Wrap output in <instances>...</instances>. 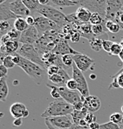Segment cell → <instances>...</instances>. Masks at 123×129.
<instances>
[{
	"label": "cell",
	"instance_id": "cell-1",
	"mask_svg": "<svg viewBox=\"0 0 123 129\" xmlns=\"http://www.w3.org/2000/svg\"><path fill=\"white\" fill-rule=\"evenodd\" d=\"M74 111L73 106L67 103L63 99L55 100L53 102L49 104L46 109L42 113V118H49V117H57V116H66L71 115Z\"/></svg>",
	"mask_w": 123,
	"mask_h": 129
},
{
	"label": "cell",
	"instance_id": "cell-2",
	"mask_svg": "<svg viewBox=\"0 0 123 129\" xmlns=\"http://www.w3.org/2000/svg\"><path fill=\"white\" fill-rule=\"evenodd\" d=\"M26 73L29 77H31L35 82L40 84L44 80L45 77V73H47L45 69H43L39 64L33 63L30 60L21 57L19 63L17 64Z\"/></svg>",
	"mask_w": 123,
	"mask_h": 129
},
{
	"label": "cell",
	"instance_id": "cell-3",
	"mask_svg": "<svg viewBox=\"0 0 123 129\" xmlns=\"http://www.w3.org/2000/svg\"><path fill=\"white\" fill-rule=\"evenodd\" d=\"M36 12L40 14L41 16L45 17V18H48V19L52 20V22L56 23L61 28L68 24L67 20V15L64 14L61 11L58 10V9L54 8L51 5H39Z\"/></svg>",
	"mask_w": 123,
	"mask_h": 129
},
{
	"label": "cell",
	"instance_id": "cell-4",
	"mask_svg": "<svg viewBox=\"0 0 123 129\" xmlns=\"http://www.w3.org/2000/svg\"><path fill=\"white\" fill-rule=\"evenodd\" d=\"M18 53L23 58L33 62V63L39 64V66L45 69L47 72V68L45 66V63L43 62L42 58L39 55V52L35 48L34 45H22L19 50L18 51Z\"/></svg>",
	"mask_w": 123,
	"mask_h": 129
},
{
	"label": "cell",
	"instance_id": "cell-5",
	"mask_svg": "<svg viewBox=\"0 0 123 129\" xmlns=\"http://www.w3.org/2000/svg\"><path fill=\"white\" fill-rule=\"evenodd\" d=\"M45 123L48 129H71L73 125L71 115L45 118Z\"/></svg>",
	"mask_w": 123,
	"mask_h": 129
},
{
	"label": "cell",
	"instance_id": "cell-6",
	"mask_svg": "<svg viewBox=\"0 0 123 129\" xmlns=\"http://www.w3.org/2000/svg\"><path fill=\"white\" fill-rule=\"evenodd\" d=\"M107 2L108 0H79V5L88 9L92 13H99L105 18Z\"/></svg>",
	"mask_w": 123,
	"mask_h": 129
},
{
	"label": "cell",
	"instance_id": "cell-7",
	"mask_svg": "<svg viewBox=\"0 0 123 129\" xmlns=\"http://www.w3.org/2000/svg\"><path fill=\"white\" fill-rule=\"evenodd\" d=\"M36 28H37L38 31H39V38L42 37L43 35L47 31H61L62 28L59 27L56 23L52 22V20L48 19V18H45L43 16L37 17L35 18V24H34Z\"/></svg>",
	"mask_w": 123,
	"mask_h": 129
},
{
	"label": "cell",
	"instance_id": "cell-8",
	"mask_svg": "<svg viewBox=\"0 0 123 129\" xmlns=\"http://www.w3.org/2000/svg\"><path fill=\"white\" fill-rule=\"evenodd\" d=\"M72 73H73V79L77 82L78 85V91L81 94L83 98H86L90 95L89 88H88L87 82L86 80V78L84 76V73L77 67L75 64H73V68H72Z\"/></svg>",
	"mask_w": 123,
	"mask_h": 129
},
{
	"label": "cell",
	"instance_id": "cell-9",
	"mask_svg": "<svg viewBox=\"0 0 123 129\" xmlns=\"http://www.w3.org/2000/svg\"><path fill=\"white\" fill-rule=\"evenodd\" d=\"M58 92L60 93L61 99L67 102V103L71 104V105H75L79 101H84V99L81 96L80 93L77 92L76 91H72L69 90L67 86H60L58 87Z\"/></svg>",
	"mask_w": 123,
	"mask_h": 129
},
{
	"label": "cell",
	"instance_id": "cell-10",
	"mask_svg": "<svg viewBox=\"0 0 123 129\" xmlns=\"http://www.w3.org/2000/svg\"><path fill=\"white\" fill-rule=\"evenodd\" d=\"M39 39V31L35 26H29L27 30L21 32L19 42L22 45H35Z\"/></svg>",
	"mask_w": 123,
	"mask_h": 129
},
{
	"label": "cell",
	"instance_id": "cell-11",
	"mask_svg": "<svg viewBox=\"0 0 123 129\" xmlns=\"http://www.w3.org/2000/svg\"><path fill=\"white\" fill-rule=\"evenodd\" d=\"M73 57L74 64H76L77 67L82 73H85L87 70H89L92 67L93 64H94V60L85 54L78 53L76 55H73Z\"/></svg>",
	"mask_w": 123,
	"mask_h": 129
},
{
	"label": "cell",
	"instance_id": "cell-12",
	"mask_svg": "<svg viewBox=\"0 0 123 129\" xmlns=\"http://www.w3.org/2000/svg\"><path fill=\"white\" fill-rule=\"evenodd\" d=\"M7 5H8L9 9L14 12L16 15L19 17H28L30 16V13L32 12L25 5H24V3L21 0H14L11 2H6Z\"/></svg>",
	"mask_w": 123,
	"mask_h": 129
},
{
	"label": "cell",
	"instance_id": "cell-13",
	"mask_svg": "<svg viewBox=\"0 0 123 129\" xmlns=\"http://www.w3.org/2000/svg\"><path fill=\"white\" fill-rule=\"evenodd\" d=\"M122 3L123 0H108L105 20H111L114 22L117 12L121 11Z\"/></svg>",
	"mask_w": 123,
	"mask_h": 129
},
{
	"label": "cell",
	"instance_id": "cell-14",
	"mask_svg": "<svg viewBox=\"0 0 123 129\" xmlns=\"http://www.w3.org/2000/svg\"><path fill=\"white\" fill-rule=\"evenodd\" d=\"M52 52H53V53H55L57 55H59V56H64V55H67V54L76 55L79 53V52H77L74 49L72 48L69 45V44H68L67 40H66L64 39H61L57 43V45L53 48V50L52 51Z\"/></svg>",
	"mask_w": 123,
	"mask_h": 129
},
{
	"label": "cell",
	"instance_id": "cell-15",
	"mask_svg": "<svg viewBox=\"0 0 123 129\" xmlns=\"http://www.w3.org/2000/svg\"><path fill=\"white\" fill-rule=\"evenodd\" d=\"M10 113L14 119L26 118L29 116V111L21 102H15L10 107Z\"/></svg>",
	"mask_w": 123,
	"mask_h": 129
},
{
	"label": "cell",
	"instance_id": "cell-16",
	"mask_svg": "<svg viewBox=\"0 0 123 129\" xmlns=\"http://www.w3.org/2000/svg\"><path fill=\"white\" fill-rule=\"evenodd\" d=\"M84 107L89 113H95L99 111L101 107V101L99 97L95 95H89L84 99Z\"/></svg>",
	"mask_w": 123,
	"mask_h": 129
},
{
	"label": "cell",
	"instance_id": "cell-17",
	"mask_svg": "<svg viewBox=\"0 0 123 129\" xmlns=\"http://www.w3.org/2000/svg\"><path fill=\"white\" fill-rule=\"evenodd\" d=\"M22 44L18 40H10L5 45H1V52L7 55H12L13 53L18 52Z\"/></svg>",
	"mask_w": 123,
	"mask_h": 129
},
{
	"label": "cell",
	"instance_id": "cell-18",
	"mask_svg": "<svg viewBox=\"0 0 123 129\" xmlns=\"http://www.w3.org/2000/svg\"><path fill=\"white\" fill-rule=\"evenodd\" d=\"M18 18H20V17L16 15L9 9L6 2L5 4L0 5V19H1V21H8L11 19H13L15 21Z\"/></svg>",
	"mask_w": 123,
	"mask_h": 129
},
{
	"label": "cell",
	"instance_id": "cell-19",
	"mask_svg": "<svg viewBox=\"0 0 123 129\" xmlns=\"http://www.w3.org/2000/svg\"><path fill=\"white\" fill-rule=\"evenodd\" d=\"M80 34L81 37L86 39L88 41H91L92 39H94V38H96L94 35L92 31V24L90 23H85L82 24L80 26H79V28L76 30Z\"/></svg>",
	"mask_w": 123,
	"mask_h": 129
},
{
	"label": "cell",
	"instance_id": "cell-20",
	"mask_svg": "<svg viewBox=\"0 0 123 129\" xmlns=\"http://www.w3.org/2000/svg\"><path fill=\"white\" fill-rule=\"evenodd\" d=\"M76 16L79 22L83 23V24L89 23L90 18L92 17V12L88 9L85 8V7L79 6L76 11Z\"/></svg>",
	"mask_w": 123,
	"mask_h": 129
},
{
	"label": "cell",
	"instance_id": "cell-21",
	"mask_svg": "<svg viewBox=\"0 0 123 129\" xmlns=\"http://www.w3.org/2000/svg\"><path fill=\"white\" fill-rule=\"evenodd\" d=\"M113 80L109 85L108 89L122 88L123 89V68L120 69L115 75L113 76Z\"/></svg>",
	"mask_w": 123,
	"mask_h": 129
},
{
	"label": "cell",
	"instance_id": "cell-22",
	"mask_svg": "<svg viewBox=\"0 0 123 129\" xmlns=\"http://www.w3.org/2000/svg\"><path fill=\"white\" fill-rule=\"evenodd\" d=\"M89 112L87 111L86 107H84L82 111H73V113L71 114L72 118H73V125H79L82 119H85Z\"/></svg>",
	"mask_w": 123,
	"mask_h": 129
},
{
	"label": "cell",
	"instance_id": "cell-23",
	"mask_svg": "<svg viewBox=\"0 0 123 129\" xmlns=\"http://www.w3.org/2000/svg\"><path fill=\"white\" fill-rule=\"evenodd\" d=\"M9 94V87L7 85V77L1 78L0 79V100L5 101Z\"/></svg>",
	"mask_w": 123,
	"mask_h": 129
},
{
	"label": "cell",
	"instance_id": "cell-24",
	"mask_svg": "<svg viewBox=\"0 0 123 129\" xmlns=\"http://www.w3.org/2000/svg\"><path fill=\"white\" fill-rule=\"evenodd\" d=\"M13 27H14L17 31H18L20 32H23V31H24L25 30H27L28 28H29V24H27L25 18L20 17V18H17V19L14 21Z\"/></svg>",
	"mask_w": 123,
	"mask_h": 129
},
{
	"label": "cell",
	"instance_id": "cell-25",
	"mask_svg": "<svg viewBox=\"0 0 123 129\" xmlns=\"http://www.w3.org/2000/svg\"><path fill=\"white\" fill-rule=\"evenodd\" d=\"M50 4L59 7H69L79 5V1H73V0H50Z\"/></svg>",
	"mask_w": 123,
	"mask_h": 129
},
{
	"label": "cell",
	"instance_id": "cell-26",
	"mask_svg": "<svg viewBox=\"0 0 123 129\" xmlns=\"http://www.w3.org/2000/svg\"><path fill=\"white\" fill-rule=\"evenodd\" d=\"M48 79L54 85V86L60 87V86H66L67 85V81L63 79L58 73H56V74L53 75H50L48 76Z\"/></svg>",
	"mask_w": 123,
	"mask_h": 129
},
{
	"label": "cell",
	"instance_id": "cell-27",
	"mask_svg": "<svg viewBox=\"0 0 123 129\" xmlns=\"http://www.w3.org/2000/svg\"><path fill=\"white\" fill-rule=\"evenodd\" d=\"M105 24L107 31L112 32V33H118L121 29L120 24L113 21H111V20H105Z\"/></svg>",
	"mask_w": 123,
	"mask_h": 129
},
{
	"label": "cell",
	"instance_id": "cell-28",
	"mask_svg": "<svg viewBox=\"0 0 123 129\" xmlns=\"http://www.w3.org/2000/svg\"><path fill=\"white\" fill-rule=\"evenodd\" d=\"M102 42L103 40L99 38H94V39H92L91 41H89V44H90V47L96 52H99L101 51L102 48Z\"/></svg>",
	"mask_w": 123,
	"mask_h": 129
},
{
	"label": "cell",
	"instance_id": "cell-29",
	"mask_svg": "<svg viewBox=\"0 0 123 129\" xmlns=\"http://www.w3.org/2000/svg\"><path fill=\"white\" fill-rule=\"evenodd\" d=\"M21 1L32 12H36L38 7L39 6V2H35L33 0H21Z\"/></svg>",
	"mask_w": 123,
	"mask_h": 129
},
{
	"label": "cell",
	"instance_id": "cell-30",
	"mask_svg": "<svg viewBox=\"0 0 123 129\" xmlns=\"http://www.w3.org/2000/svg\"><path fill=\"white\" fill-rule=\"evenodd\" d=\"M104 21H105V18L101 16L99 13H92V17L90 18V24L92 25H94V24H102Z\"/></svg>",
	"mask_w": 123,
	"mask_h": 129
},
{
	"label": "cell",
	"instance_id": "cell-31",
	"mask_svg": "<svg viewBox=\"0 0 123 129\" xmlns=\"http://www.w3.org/2000/svg\"><path fill=\"white\" fill-rule=\"evenodd\" d=\"M62 62H63V64H65V66L68 70H69L70 68H73V64H74L73 55L67 54V55L62 56Z\"/></svg>",
	"mask_w": 123,
	"mask_h": 129
},
{
	"label": "cell",
	"instance_id": "cell-32",
	"mask_svg": "<svg viewBox=\"0 0 123 129\" xmlns=\"http://www.w3.org/2000/svg\"><path fill=\"white\" fill-rule=\"evenodd\" d=\"M110 121L121 126L123 124V115L120 113H113L110 115Z\"/></svg>",
	"mask_w": 123,
	"mask_h": 129
},
{
	"label": "cell",
	"instance_id": "cell-33",
	"mask_svg": "<svg viewBox=\"0 0 123 129\" xmlns=\"http://www.w3.org/2000/svg\"><path fill=\"white\" fill-rule=\"evenodd\" d=\"M11 28L12 27H11L10 23L8 21H0V33H1V37L8 33Z\"/></svg>",
	"mask_w": 123,
	"mask_h": 129
},
{
	"label": "cell",
	"instance_id": "cell-34",
	"mask_svg": "<svg viewBox=\"0 0 123 129\" xmlns=\"http://www.w3.org/2000/svg\"><path fill=\"white\" fill-rule=\"evenodd\" d=\"M46 86H48L49 88H51V95L53 99L55 100H59L61 99V96H60V93L58 92V87L54 86V85H50V84H47L46 83Z\"/></svg>",
	"mask_w": 123,
	"mask_h": 129
},
{
	"label": "cell",
	"instance_id": "cell-35",
	"mask_svg": "<svg viewBox=\"0 0 123 129\" xmlns=\"http://www.w3.org/2000/svg\"><path fill=\"white\" fill-rule=\"evenodd\" d=\"M2 64H3L7 69H11V68H13L16 66V64L13 62L11 55H7V56L4 58L3 61H2Z\"/></svg>",
	"mask_w": 123,
	"mask_h": 129
},
{
	"label": "cell",
	"instance_id": "cell-36",
	"mask_svg": "<svg viewBox=\"0 0 123 129\" xmlns=\"http://www.w3.org/2000/svg\"><path fill=\"white\" fill-rule=\"evenodd\" d=\"M9 35V37L11 38V40H18L19 41V39L20 37H21V32L17 31L16 29H15L14 27L12 26V28L9 31V32L7 33Z\"/></svg>",
	"mask_w": 123,
	"mask_h": 129
},
{
	"label": "cell",
	"instance_id": "cell-37",
	"mask_svg": "<svg viewBox=\"0 0 123 129\" xmlns=\"http://www.w3.org/2000/svg\"><path fill=\"white\" fill-rule=\"evenodd\" d=\"M123 47L121 46L120 43H116L114 42L112 46V49H111V53L110 55H114V56H119L120 53L121 52Z\"/></svg>",
	"mask_w": 123,
	"mask_h": 129
},
{
	"label": "cell",
	"instance_id": "cell-38",
	"mask_svg": "<svg viewBox=\"0 0 123 129\" xmlns=\"http://www.w3.org/2000/svg\"><path fill=\"white\" fill-rule=\"evenodd\" d=\"M113 43L114 42L109 40V39H105V40H103V42H102V48H103V50L105 51L106 52H107L108 54H110L111 53V49H112Z\"/></svg>",
	"mask_w": 123,
	"mask_h": 129
},
{
	"label": "cell",
	"instance_id": "cell-39",
	"mask_svg": "<svg viewBox=\"0 0 123 129\" xmlns=\"http://www.w3.org/2000/svg\"><path fill=\"white\" fill-rule=\"evenodd\" d=\"M66 86L67 87L69 90H72V91H76L78 90V85H77V82L74 80V79L72 78L71 79H69V80L67 82V85H66Z\"/></svg>",
	"mask_w": 123,
	"mask_h": 129
},
{
	"label": "cell",
	"instance_id": "cell-40",
	"mask_svg": "<svg viewBox=\"0 0 123 129\" xmlns=\"http://www.w3.org/2000/svg\"><path fill=\"white\" fill-rule=\"evenodd\" d=\"M114 22L117 23L118 24H120V26L123 30V11H120L117 12L116 16H115Z\"/></svg>",
	"mask_w": 123,
	"mask_h": 129
},
{
	"label": "cell",
	"instance_id": "cell-41",
	"mask_svg": "<svg viewBox=\"0 0 123 129\" xmlns=\"http://www.w3.org/2000/svg\"><path fill=\"white\" fill-rule=\"evenodd\" d=\"M59 69L60 68L57 66H51L47 68V74H48V76L56 74L59 72Z\"/></svg>",
	"mask_w": 123,
	"mask_h": 129
},
{
	"label": "cell",
	"instance_id": "cell-42",
	"mask_svg": "<svg viewBox=\"0 0 123 129\" xmlns=\"http://www.w3.org/2000/svg\"><path fill=\"white\" fill-rule=\"evenodd\" d=\"M80 34L77 31H73V33L71 34V41L73 43H77V42H79V39H80Z\"/></svg>",
	"mask_w": 123,
	"mask_h": 129
},
{
	"label": "cell",
	"instance_id": "cell-43",
	"mask_svg": "<svg viewBox=\"0 0 123 129\" xmlns=\"http://www.w3.org/2000/svg\"><path fill=\"white\" fill-rule=\"evenodd\" d=\"M85 119H86V123H87L88 126H89L91 123L96 122V117L94 116V114H93V113H88Z\"/></svg>",
	"mask_w": 123,
	"mask_h": 129
},
{
	"label": "cell",
	"instance_id": "cell-44",
	"mask_svg": "<svg viewBox=\"0 0 123 129\" xmlns=\"http://www.w3.org/2000/svg\"><path fill=\"white\" fill-rule=\"evenodd\" d=\"M7 73H8V69L3 64H0V77H7Z\"/></svg>",
	"mask_w": 123,
	"mask_h": 129
},
{
	"label": "cell",
	"instance_id": "cell-45",
	"mask_svg": "<svg viewBox=\"0 0 123 129\" xmlns=\"http://www.w3.org/2000/svg\"><path fill=\"white\" fill-rule=\"evenodd\" d=\"M106 126H107L109 129H121L120 128V126L118 124H115V123L112 122V121H109L107 123H105Z\"/></svg>",
	"mask_w": 123,
	"mask_h": 129
},
{
	"label": "cell",
	"instance_id": "cell-46",
	"mask_svg": "<svg viewBox=\"0 0 123 129\" xmlns=\"http://www.w3.org/2000/svg\"><path fill=\"white\" fill-rule=\"evenodd\" d=\"M73 108H74V111H82L83 108H84V102L79 101L77 104L73 105Z\"/></svg>",
	"mask_w": 123,
	"mask_h": 129
},
{
	"label": "cell",
	"instance_id": "cell-47",
	"mask_svg": "<svg viewBox=\"0 0 123 129\" xmlns=\"http://www.w3.org/2000/svg\"><path fill=\"white\" fill-rule=\"evenodd\" d=\"M25 20H26V22H27V24H29V26H34V24H35V18H34L33 16H31V15L26 17Z\"/></svg>",
	"mask_w": 123,
	"mask_h": 129
},
{
	"label": "cell",
	"instance_id": "cell-48",
	"mask_svg": "<svg viewBox=\"0 0 123 129\" xmlns=\"http://www.w3.org/2000/svg\"><path fill=\"white\" fill-rule=\"evenodd\" d=\"M22 124H23V119L22 118H17V119H14V120H13V126H14L18 127V126H22Z\"/></svg>",
	"mask_w": 123,
	"mask_h": 129
},
{
	"label": "cell",
	"instance_id": "cell-49",
	"mask_svg": "<svg viewBox=\"0 0 123 129\" xmlns=\"http://www.w3.org/2000/svg\"><path fill=\"white\" fill-rule=\"evenodd\" d=\"M10 40H11V38L9 37V35L8 34H5V35L1 37V45H5V43H7Z\"/></svg>",
	"mask_w": 123,
	"mask_h": 129
},
{
	"label": "cell",
	"instance_id": "cell-50",
	"mask_svg": "<svg viewBox=\"0 0 123 129\" xmlns=\"http://www.w3.org/2000/svg\"><path fill=\"white\" fill-rule=\"evenodd\" d=\"M88 126H89L90 129H100V126H101V125L98 124L97 122H93V123H91V124Z\"/></svg>",
	"mask_w": 123,
	"mask_h": 129
},
{
	"label": "cell",
	"instance_id": "cell-51",
	"mask_svg": "<svg viewBox=\"0 0 123 129\" xmlns=\"http://www.w3.org/2000/svg\"><path fill=\"white\" fill-rule=\"evenodd\" d=\"M71 129H90L89 126H82L79 125H73Z\"/></svg>",
	"mask_w": 123,
	"mask_h": 129
},
{
	"label": "cell",
	"instance_id": "cell-52",
	"mask_svg": "<svg viewBox=\"0 0 123 129\" xmlns=\"http://www.w3.org/2000/svg\"><path fill=\"white\" fill-rule=\"evenodd\" d=\"M39 3L41 5H49L50 0H39Z\"/></svg>",
	"mask_w": 123,
	"mask_h": 129
},
{
	"label": "cell",
	"instance_id": "cell-53",
	"mask_svg": "<svg viewBox=\"0 0 123 129\" xmlns=\"http://www.w3.org/2000/svg\"><path fill=\"white\" fill-rule=\"evenodd\" d=\"M100 129H109V128L106 126V124H101V126H100Z\"/></svg>",
	"mask_w": 123,
	"mask_h": 129
},
{
	"label": "cell",
	"instance_id": "cell-54",
	"mask_svg": "<svg viewBox=\"0 0 123 129\" xmlns=\"http://www.w3.org/2000/svg\"><path fill=\"white\" fill-rule=\"evenodd\" d=\"M119 58H120V59L123 62V49H122L121 52L120 53V55H119Z\"/></svg>",
	"mask_w": 123,
	"mask_h": 129
},
{
	"label": "cell",
	"instance_id": "cell-55",
	"mask_svg": "<svg viewBox=\"0 0 123 129\" xmlns=\"http://www.w3.org/2000/svg\"><path fill=\"white\" fill-rule=\"evenodd\" d=\"M90 79H96V76L94 75V74H91V75H90Z\"/></svg>",
	"mask_w": 123,
	"mask_h": 129
},
{
	"label": "cell",
	"instance_id": "cell-56",
	"mask_svg": "<svg viewBox=\"0 0 123 129\" xmlns=\"http://www.w3.org/2000/svg\"><path fill=\"white\" fill-rule=\"evenodd\" d=\"M6 1H7V0H0V5H2V4H5Z\"/></svg>",
	"mask_w": 123,
	"mask_h": 129
},
{
	"label": "cell",
	"instance_id": "cell-57",
	"mask_svg": "<svg viewBox=\"0 0 123 129\" xmlns=\"http://www.w3.org/2000/svg\"><path fill=\"white\" fill-rule=\"evenodd\" d=\"M120 45H121V46L123 47V38H122V39H121V40H120Z\"/></svg>",
	"mask_w": 123,
	"mask_h": 129
},
{
	"label": "cell",
	"instance_id": "cell-58",
	"mask_svg": "<svg viewBox=\"0 0 123 129\" xmlns=\"http://www.w3.org/2000/svg\"><path fill=\"white\" fill-rule=\"evenodd\" d=\"M121 112L123 113V104H122V106H121Z\"/></svg>",
	"mask_w": 123,
	"mask_h": 129
},
{
	"label": "cell",
	"instance_id": "cell-59",
	"mask_svg": "<svg viewBox=\"0 0 123 129\" xmlns=\"http://www.w3.org/2000/svg\"><path fill=\"white\" fill-rule=\"evenodd\" d=\"M33 1H35V2H39V0H33Z\"/></svg>",
	"mask_w": 123,
	"mask_h": 129
},
{
	"label": "cell",
	"instance_id": "cell-60",
	"mask_svg": "<svg viewBox=\"0 0 123 129\" xmlns=\"http://www.w3.org/2000/svg\"><path fill=\"white\" fill-rule=\"evenodd\" d=\"M122 126H123V124H122Z\"/></svg>",
	"mask_w": 123,
	"mask_h": 129
}]
</instances>
